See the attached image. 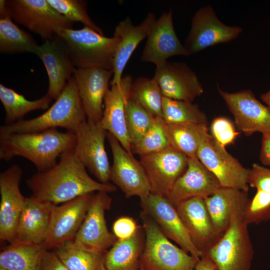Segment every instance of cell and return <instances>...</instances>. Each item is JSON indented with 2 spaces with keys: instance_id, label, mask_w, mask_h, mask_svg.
I'll list each match as a JSON object with an SVG mask.
<instances>
[{
  "instance_id": "obj_1",
  "label": "cell",
  "mask_w": 270,
  "mask_h": 270,
  "mask_svg": "<svg viewBox=\"0 0 270 270\" xmlns=\"http://www.w3.org/2000/svg\"><path fill=\"white\" fill-rule=\"evenodd\" d=\"M52 168L38 172L26 180L33 197L58 205L94 192L108 193L116 190L115 185L92 179L86 171L74 148L64 152Z\"/></svg>"
},
{
  "instance_id": "obj_2",
  "label": "cell",
  "mask_w": 270,
  "mask_h": 270,
  "mask_svg": "<svg viewBox=\"0 0 270 270\" xmlns=\"http://www.w3.org/2000/svg\"><path fill=\"white\" fill-rule=\"evenodd\" d=\"M76 135L57 128L16 134L0 140V159L9 161L20 156L30 161L38 172H46L57 164V158L74 148Z\"/></svg>"
},
{
  "instance_id": "obj_3",
  "label": "cell",
  "mask_w": 270,
  "mask_h": 270,
  "mask_svg": "<svg viewBox=\"0 0 270 270\" xmlns=\"http://www.w3.org/2000/svg\"><path fill=\"white\" fill-rule=\"evenodd\" d=\"M86 119L73 75L54 104L44 113L30 120L22 119L0 126V140L12 134L40 132L58 127L76 134Z\"/></svg>"
},
{
  "instance_id": "obj_4",
  "label": "cell",
  "mask_w": 270,
  "mask_h": 270,
  "mask_svg": "<svg viewBox=\"0 0 270 270\" xmlns=\"http://www.w3.org/2000/svg\"><path fill=\"white\" fill-rule=\"evenodd\" d=\"M56 36L64 44L76 68L112 70L114 57L119 42L118 37H106L87 26L78 30L61 28Z\"/></svg>"
},
{
  "instance_id": "obj_5",
  "label": "cell",
  "mask_w": 270,
  "mask_h": 270,
  "mask_svg": "<svg viewBox=\"0 0 270 270\" xmlns=\"http://www.w3.org/2000/svg\"><path fill=\"white\" fill-rule=\"evenodd\" d=\"M146 240L140 258L144 270H195L198 260L172 244L146 213L141 214Z\"/></svg>"
},
{
  "instance_id": "obj_6",
  "label": "cell",
  "mask_w": 270,
  "mask_h": 270,
  "mask_svg": "<svg viewBox=\"0 0 270 270\" xmlns=\"http://www.w3.org/2000/svg\"><path fill=\"white\" fill-rule=\"evenodd\" d=\"M0 12H5L16 23L39 35L51 40L61 28H72V22L55 10L46 0L0 1Z\"/></svg>"
},
{
  "instance_id": "obj_7",
  "label": "cell",
  "mask_w": 270,
  "mask_h": 270,
  "mask_svg": "<svg viewBox=\"0 0 270 270\" xmlns=\"http://www.w3.org/2000/svg\"><path fill=\"white\" fill-rule=\"evenodd\" d=\"M254 254L248 224L242 216L235 214L208 254L216 270H250Z\"/></svg>"
},
{
  "instance_id": "obj_8",
  "label": "cell",
  "mask_w": 270,
  "mask_h": 270,
  "mask_svg": "<svg viewBox=\"0 0 270 270\" xmlns=\"http://www.w3.org/2000/svg\"><path fill=\"white\" fill-rule=\"evenodd\" d=\"M196 157L215 176L222 186L248 192L250 169L244 167L211 134L200 145Z\"/></svg>"
},
{
  "instance_id": "obj_9",
  "label": "cell",
  "mask_w": 270,
  "mask_h": 270,
  "mask_svg": "<svg viewBox=\"0 0 270 270\" xmlns=\"http://www.w3.org/2000/svg\"><path fill=\"white\" fill-rule=\"evenodd\" d=\"M107 138L113 157L110 180L122 190L126 198L137 196L140 200L146 198L150 194V188L141 162L128 152L108 132Z\"/></svg>"
},
{
  "instance_id": "obj_10",
  "label": "cell",
  "mask_w": 270,
  "mask_h": 270,
  "mask_svg": "<svg viewBox=\"0 0 270 270\" xmlns=\"http://www.w3.org/2000/svg\"><path fill=\"white\" fill-rule=\"evenodd\" d=\"M242 31L240 26L223 23L212 6H206L194 14L184 46L190 54H194L210 46L232 41Z\"/></svg>"
},
{
  "instance_id": "obj_11",
  "label": "cell",
  "mask_w": 270,
  "mask_h": 270,
  "mask_svg": "<svg viewBox=\"0 0 270 270\" xmlns=\"http://www.w3.org/2000/svg\"><path fill=\"white\" fill-rule=\"evenodd\" d=\"M75 134L74 150L80 160L100 182L108 183L111 166L104 146L108 132L100 122L92 123L86 120Z\"/></svg>"
},
{
  "instance_id": "obj_12",
  "label": "cell",
  "mask_w": 270,
  "mask_h": 270,
  "mask_svg": "<svg viewBox=\"0 0 270 270\" xmlns=\"http://www.w3.org/2000/svg\"><path fill=\"white\" fill-rule=\"evenodd\" d=\"M140 158L150 182V193L166 197L186 170L188 160L186 156L170 146Z\"/></svg>"
},
{
  "instance_id": "obj_13",
  "label": "cell",
  "mask_w": 270,
  "mask_h": 270,
  "mask_svg": "<svg viewBox=\"0 0 270 270\" xmlns=\"http://www.w3.org/2000/svg\"><path fill=\"white\" fill-rule=\"evenodd\" d=\"M218 92L232 114L237 129L246 136L256 132L270 134V108L260 102L250 90Z\"/></svg>"
},
{
  "instance_id": "obj_14",
  "label": "cell",
  "mask_w": 270,
  "mask_h": 270,
  "mask_svg": "<svg viewBox=\"0 0 270 270\" xmlns=\"http://www.w3.org/2000/svg\"><path fill=\"white\" fill-rule=\"evenodd\" d=\"M92 194L55 204L52 208L48 234L44 244L50 250L74 240L88 210Z\"/></svg>"
},
{
  "instance_id": "obj_15",
  "label": "cell",
  "mask_w": 270,
  "mask_h": 270,
  "mask_svg": "<svg viewBox=\"0 0 270 270\" xmlns=\"http://www.w3.org/2000/svg\"><path fill=\"white\" fill-rule=\"evenodd\" d=\"M143 212L157 224L162 233L182 249L199 260L202 254L196 248L178 215L176 208L166 197L150 194L140 200Z\"/></svg>"
},
{
  "instance_id": "obj_16",
  "label": "cell",
  "mask_w": 270,
  "mask_h": 270,
  "mask_svg": "<svg viewBox=\"0 0 270 270\" xmlns=\"http://www.w3.org/2000/svg\"><path fill=\"white\" fill-rule=\"evenodd\" d=\"M146 38L140 60L153 63L156 67L164 64L170 57L190 55L177 36L172 10L163 13L153 22Z\"/></svg>"
},
{
  "instance_id": "obj_17",
  "label": "cell",
  "mask_w": 270,
  "mask_h": 270,
  "mask_svg": "<svg viewBox=\"0 0 270 270\" xmlns=\"http://www.w3.org/2000/svg\"><path fill=\"white\" fill-rule=\"evenodd\" d=\"M22 172L14 164L0 174V239L10 244L26 200L20 189Z\"/></svg>"
},
{
  "instance_id": "obj_18",
  "label": "cell",
  "mask_w": 270,
  "mask_h": 270,
  "mask_svg": "<svg viewBox=\"0 0 270 270\" xmlns=\"http://www.w3.org/2000/svg\"><path fill=\"white\" fill-rule=\"evenodd\" d=\"M112 198L106 192L92 194L84 220L74 240L84 246L99 250H106L114 244L116 237L108 230L105 212L109 210Z\"/></svg>"
},
{
  "instance_id": "obj_19",
  "label": "cell",
  "mask_w": 270,
  "mask_h": 270,
  "mask_svg": "<svg viewBox=\"0 0 270 270\" xmlns=\"http://www.w3.org/2000/svg\"><path fill=\"white\" fill-rule=\"evenodd\" d=\"M177 212L196 248L208 254L222 236L214 225L204 198L196 197L180 203Z\"/></svg>"
},
{
  "instance_id": "obj_20",
  "label": "cell",
  "mask_w": 270,
  "mask_h": 270,
  "mask_svg": "<svg viewBox=\"0 0 270 270\" xmlns=\"http://www.w3.org/2000/svg\"><path fill=\"white\" fill-rule=\"evenodd\" d=\"M154 78L164 97L192 102L204 92L198 76L185 62H166L156 67Z\"/></svg>"
},
{
  "instance_id": "obj_21",
  "label": "cell",
  "mask_w": 270,
  "mask_h": 270,
  "mask_svg": "<svg viewBox=\"0 0 270 270\" xmlns=\"http://www.w3.org/2000/svg\"><path fill=\"white\" fill-rule=\"evenodd\" d=\"M113 74L112 70L102 68H76L74 76L88 122H100L104 96Z\"/></svg>"
},
{
  "instance_id": "obj_22",
  "label": "cell",
  "mask_w": 270,
  "mask_h": 270,
  "mask_svg": "<svg viewBox=\"0 0 270 270\" xmlns=\"http://www.w3.org/2000/svg\"><path fill=\"white\" fill-rule=\"evenodd\" d=\"M133 79L132 76H122L120 81L107 91L104 98V109L100 123L114 136L122 146L132 154L126 123V108Z\"/></svg>"
},
{
  "instance_id": "obj_23",
  "label": "cell",
  "mask_w": 270,
  "mask_h": 270,
  "mask_svg": "<svg viewBox=\"0 0 270 270\" xmlns=\"http://www.w3.org/2000/svg\"><path fill=\"white\" fill-rule=\"evenodd\" d=\"M221 186L215 176L196 156L188 158L186 170L176 181L166 198L176 208L191 198L210 196Z\"/></svg>"
},
{
  "instance_id": "obj_24",
  "label": "cell",
  "mask_w": 270,
  "mask_h": 270,
  "mask_svg": "<svg viewBox=\"0 0 270 270\" xmlns=\"http://www.w3.org/2000/svg\"><path fill=\"white\" fill-rule=\"evenodd\" d=\"M36 54L42 60L48 74V88L46 94L56 100L73 76L76 68L64 44L57 36L39 45Z\"/></svg>"
},
{
  "instance_id": "obj_25",
  "label": "cell",
  "mask_w": 270,
  "mask_h": 270,
  "mask_svg": "<svg viewBox=\"0 0 270 270\" xmlns=\"http://www.w3.org/2000/svg\"><path fill=\"white\" fill-rule=\"evenodd\" d=\"M54 205L32 196L26 198L12 243L44 244Z\"/></svg>"
},
{
  "instance_id": "obj_26",
  "label": "cell",
  "mask_w": 270,
  "mask_h": 270,
  "mask_svg": "<svg viewBox=\"0 0 270 270\" xmlns=\"http://www.w3.org/2000/svg\"><path fill=\"white\" fill-rule=\"evenodd\" d=\"M156 19L154 14L149 13L139 24H133L130 18H126L116 26L114 35L119 38L113 60L114 72L110 85L118 83L124 70L136 48L146 38L148 30Z\"/></svg>"
},
{
  "instance_id": "obj_27",
  "label": "cell",
  "mask_w": 270,
  "mask_h": 270,
  "mask_svg": "<svg viewBox=\"0 0 270 270\" xmlns=\"http://www.w3.org/2000/svg\"><path fill=\"white\" fill-rule=\"evenodd\" d=\"M250 199L247 192L221 186L204 200L214 225L223 234L233 215L237 214L243 218Z\"/></svg>"
},
{
  "instance_id": "obj_28",
  "label": "cell",
  "mask_w": 270,
  "mask_h": 270,
  "mask_svg": "<svg viewBox=\"0 0 270 270\" xmlns=\"http://www.w3.org/2000/svg\"><path fill=\"white\" fill-rule=\"evenodd\" d=\"M54 251L69 270H106L107 252L86 246L74 240L65 242Z\"/></svg>"
},
{
  "instance_id": "obj_29",
  "label": "cell",
  "mask_w": 270,
  "mask_h": 270,
  "mask_svg": "<svg viewBox=\"0 0 270 270\" xmlns=\"http://www.w3.org/2000/svg\"><path fill=\"white\" fill-rule=\"evenodd\" d=\"M46 250L43 244H10L0 252V270H40Z\"/></svg>"
},
{
  "instance_id": "obj_30",
  "label": "cell",
  "mask_w": 270,
  "mask_h": 270,
  "mask_svg": "<svg viewBox=\"0 0 270 270\" xmlns=\"http://www.w3.org/2000/svg\"><path fill=\"white\" fill-rule=\"evenodd\" d=\"M140 228L132 237L117 240L106 252V270H140V258L144 248Z\"/></svg>"
},
{
  "instance_id": "obj_31",
  "label": "cell",
  "mask_w": 270,
  "mask_h": 270,
  "mask_svg": "<svg viewBox=\"0 0 270 270\" xmlns=\"http://www.w3.org/2000/svg\"><path fill=\"white\" fill-rule=\"evenodd\" d=\"M170 146L188 158L196 156L198 151L209 134L207 124H166Z\"/></svg>"
},
{
  "instance_id": "obj_32",
  "label": "cell",
  "mask_w": 270,
  "mask_h": 270,
  "mask_svg": "<svg viewBox=\"0 0 270 270\" xmlns=\"http://www.w3.org/2000/svg\"><path fill=\"white\" fill-rule=\"evenodd\" d=\"M0 100L5 111V124H9L23 119L30 112L48 109L52 100L46 94L39 99L30 100L22 94L0 84Z\"/></svg>"
},
{
  "instance_id": "obj_33",
  "label": "cell",
  "mask_w": 270,
  "mask_h": 270,
  "mask_svg": "<svg viewBox=\"0 0 270 270\" xmlns=\"http://www.w3.org/2000/svg\"><path fill=\"white\" fill-rule=\"evenodd\" d=\"M39 45L28 32L20 28L6 13H0V52L2 54L31 52L36 54Z\"/></svg>"
},
{
  "instance_id": "obj_34",
  "label": "cell",
  "mask_w": 270,
  "mask_h": 270,
  "mask_svg": "<svg viewBox=\"0 0 270 270\" xmlns=\"http://www.w3.org/2000/svg\"><path fill=\"white\" fill-rule=\"evenodd\" d=\"M163 98L160 88L154 78L139 77L133 81L129 99L154 117L162 118Z\"/></svg>"
},
{
  "instance_id": "obj_35",
  "label": "cell",
  "mask_w": 270,
  "mask_h": 270,
  "mask_svg": "<svg viewBox=\"0 0 270 270\" xmlns=\"http://www.w3.org/2000/svg\"><path fill=\"white\" fill-rule=\"evenodd\" d=\"M162 118L166 124H208V118L196 104L164 97Z\"/></svg>"
},
{
  "instance_id": "obj_36",
  "label": "cell",
  "mask_w": 270,
  "mask_h": 270,
  "mask_svg": "<svg viewBox=\"0 0 270 270\" xmlns=\"http://www.w3.org/2000/svg\"><path fill=\"white\" fill-rule=\"evenodd\" d=\"M154 120L155 117L128 98L126 108V123L132 147L147 132Z\"/></svg>"
},
{
  "instance_id": "obj_37",
  "label": "cell",
  "mask_w": 270,
  "mask_h": 270,
  "mask_svg": "<svg viewBox=\"0 0 270 270\" xmlns=\"http://www.w3.org/2000/svg\"><path fill=\"white\" fill-rule=\"evenodd\" d=\"M170 146L166 130V123L162 117H155L150 129L132 147V153L140 156L155 153Z\"/></svg>"
},
{
  "instance_id": "obj_38",
  "label": "cell",
  "mask_w": 270,
  "mask_h": 270,
  "mask_svg": "<svg viewBox=\"0 0 270 270\" xmlns=\"http://www.w3.org/2000/svg\"><path fill=\"white\" fill-rule=\"evenodd\" d=\"M58 12L72 22H80L84 26L90 28L104 34L102 30L90 18L85 2L80 0H47Z\"/></svg>"
},
{
  "instance_id": "obj_39",
  "label": "cell",
  "mask_w": 270,
  "mask_h": 270,
  "mask_svg": "<svg viewBox=\"0 0 270 270\" xmlns=\"http://www.w3.org/2000/svg\"><path fill=\"white\" fill-rule=\"evenodd\" d=\"M242 218L248 225L270 220V194L256 190L253 198L250 199Z\"/></svg>"
},
{
  "instance_id": "obj_40",
  "label": "cell",
  "mask_w": 270,
  "mask_h": 270,
  "mask_svg": "<svg viewBox=\"0 0 270 270\" xmlns=\"http://www.w3.org/2000/svg\"><path fill=\"white\" fill-rule=\"evenodd\" d=\"M210 128L212 136L224 146L233 143L239 134L232 123L225 117L215 118Z\"/></svg>"
},
{
  "instance_id": "obj_41",
  "label": "cell",
  "mask_w": 270,
  "mask_h": 270,
  "mask_svg": "<svg viewBox=\"0 0 270 270\" xmlns=\"http://www.w3.org/2000/svg\"><path fill=\"white\" fill-rule=\"evenodd\" d=\"M248 181L251 187L270 194V169L254 164L250 169Z\"/></svg>"
},
{
  "instance_id": "obj_42",
  "label": "cell",
  "mask_w": 270,
  "mask_h": 270,
  "mask_svg": "<svg viewBox=\"0 0 270 270\" xmlns=\"http://www.w3.org/2000/svg\"><path fill=\"white\" fill-rule=\"evenodd\" d=\"M140 228L132 218L122 216L118 218L112 226L113 234L118 240H124L133 236Z\"/></svg>"
},
{
  "instance_id": "obj_43",
  "label": "cell",
  "mask_w": 270,
  "mask_h": 270,
  "mask_svg": "<svg viewBox=\"0 0 270 270\" xmlns=\"http://www.w3.org/2000/svg\"><path fill=\"white\" fill-rule=\"evenodd\" d=\"M40 270H69L54 252L46 250L44 255Z\"/></svg>"
},
{
  "instance_id": "obj_44",
  "label": "cell",
  "mask_w": 270,
  "mask_h": 270,
  "mask_svg": "<svg viewBox=\"0 0 270 270\" xmlns=\"http://www.w3.org/2000/svg\"><path fill=\"white\" fill-rule=\"evenodd\" d=\"M260 160L266 166H270V134H262Z\"/></svg>"
},
{
  "instance_id": "obj_45",
  "label": "cell",
  "mask_w": 270,
  "mask_h": 270,
  "mask_svg": "<svg viewBox=\"0 0 270 270\" xmlns=\"http://www.w3.org/2000/svg\"><path fill=\"white\" fill-rule=\"evenodd\" d=\"M195 270H216L213 261L208 254L203 255L198 260Z\"/></svg>"
},
{
  "instance_id": "obj_46",
  "label": "cell",
  "mask_w": 270,
  "mask_h": 270,
  "mask_svg": "<svg viewBox=\"0 0 270 270\" xmlns=\"http://www.w3.org/2000/svg\"><path fill=\"white\" fill-rule=\"evenodd\" d=\"M261 100L270 108V90L260 96Z\"/></svg>"
},
{
  "instance_id": "obj_47",
  "label": "cell",
  "mask_w": 270,
  "mask_h": 270,
  "mask_svg": "<svg viewBox=\"0 0 270 270\" xmlns=\"http://www.w3.org/2000/svg\"><path fill=\"white\" fill-rule=\"evenodd\" d=\"M140 270H144L142 268L140 267Z\"/></svg>"
}]
</instances>
